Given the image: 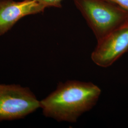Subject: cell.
I'll return each instance as SVG.
<instances>
[{"mask_svg": "<svg viewBox=\"0 0 128 128\" xmlns=\"http://www.w3.org/2000/svg\"><path fill=\"white\" fill-rule=\"evenodd\" d=\"M101 94L100 88L91 82H60L54 91L40 101V108L46 117L74 123L96 105Z\"/></svg>", "mask_w": 128, "mask_h": 128, "instance_id": "cell-1", "label": "cell"}, {"mask_svg": "<svg viewBox=\"0 0 128 128\" xmlns=\"http://www.w3.org/2000/svg\"><path fill=\"white\" fill-rule=\"evenodd\" d=\"M97 41L128 22V12L108 0H73Z\"/></svg>", "mask_w": 128, "mask_h": 128, "instance_id": "cell-2", "label": "cell"}, {"mask_svg": "<svg viewBox=\"0 0 128 128\" xmlns=\"http://www.w3.org/2000/svg\"><path fill=\"white\" fill-rule=\"evenodd\" d=\"M40 107V101L29 88L0 84V122L23 119Z\"/></svg>", "mask_w": 128, "mask_h": 128, "instance_id": "cell-3", "label": "cell"}, {"mask_svg": "<svg viewBox=\"0 0 128 128\" xmlns=\"http://www.w3.org/2000/svg\"><path fill=\"white\" fill-rule=\"evenodd\" d=\"M128 51V22L115 30L100 40L91 55L97 66L107 68Z\"/></svg>", "mask_w": 128, "mask_h": 128, "instance_id": "cell-4", "label": "cell"}, {"mask_svg": "<svg viewBox=\"0 0 128 128\" xmlns=\"http://www.w3.org/2000/svg\"><path fill=\"white\" fill-rule=\"evenodd\" d=\"M45 9L34 0H0V36L8 32L20 18L43 12Z\"/></svg>", "mask_w": 128, "mask_h": 128, "instance_id": "cell-5", "label": "cell"}, {"mask_svg": "<svg viewBox=\"0 0 128 128\" xmlns=\"http://www.w3.org/2000/svg\"><path fill=\"white\" fill-rule=\"evenodd\" d=\"M39 4L42 5L45 8L50 7H54L56 8H61L62 7L61 2L63 0H34Z\"/></svg>", "mask_w": 128, "mask_h": 128, "instance_id": "cell-6", "label": "cell"}, {"mask_svg": "<svg viewBox=\"0 0 128 128\" xmlns=\"http://www.w3.org/2000/svg\"><path fill=\"white\" fill-rule=\"evenodd\" d=\"M121 7L128 12V0H108Z\"/></svg>", "mask_w": 128, "mask_h": 128, "instance_id": "cell-7", "label": "cell"}]
</instances>
